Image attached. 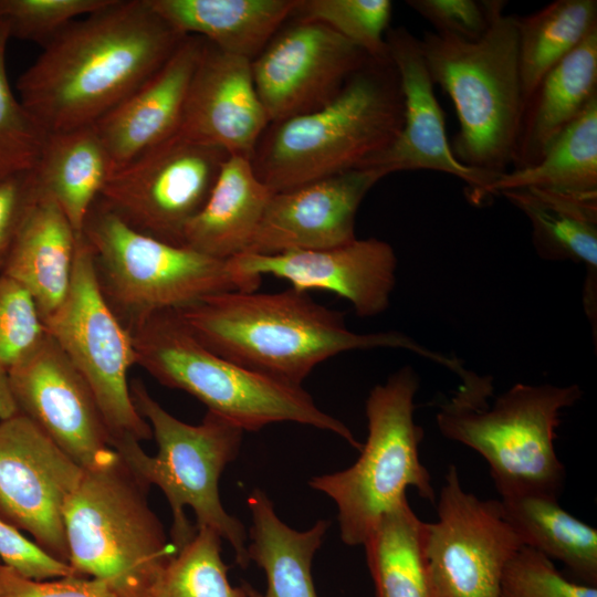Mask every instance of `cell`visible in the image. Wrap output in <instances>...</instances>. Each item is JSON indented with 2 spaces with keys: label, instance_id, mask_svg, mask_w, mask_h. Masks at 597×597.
I'll use <instances>...</instances> for the list:
<instances>
[{
  "label": "cell",
  "instance_id": "f546056e",
  "mask_svg": "<svg viewBox=\"0 0 597 597\" xmlns=\"http://www.w3.org/2000/svg\"><path fill=\"white\" fill-rule=\"evenodd\" d=\"M426 536L427 522L408 500L379 520L363 544L376 597H437Z\"/></svg>",
  "mask_w": 597,
  "mask_h": 597
},
{
  "label": "cell",
  "instance_id": "60d3db41",
  "mask_svg": "<svg viewBox=\"0 0 597 597\" xmlns=\"http://www.w3.org/2000/svg\"><path fill=\"white\" fill-rule=\"evenodd\" d=\"M0 597H118L104 582L72 575L34 580L0 563Z\"/></svg>",
  "mask_w": 597,
  "mask_h": 597
},
{
  "label": "cell",
  "instance_id": "cb8c5ba5",
  "mask_svg": "<svg viewBox=\"0 0 597 597\" xmlns=\"http://www.w3.org/2000/svg\"><path fill=\"white\" fill-rule=\"evenodd\" d=\"M78 235L61 208L35 191L3 274L30 292L42 321L66 296Z\"/></svg>",
  "mask_w": 597,
  "mask_h": 597
},
{
  "label": "cell",
  "instance_id": "ba28073f",
  "mask_svg": "<svg viewBox=\"0 0 597 597\" xmlns=\"http://www.w3.org/2000/svg\"><path fill=\"white\" fill-rule=\"evenodd\" d=\"M419 376L404 366L371 388L365 404L367 438L348 468L315 475L308 485L333 500L341 540L363 545L379 520L407 499L412 488L436 503L431 475L420 460L423 430L415 420Z\"/></svg>",
  "mask_w": 597,
  "mask_h": 597
},
{
  "label": "cell",
  "instance_id": "4fadbf2b",
  "mask_svg": "<svg viewBox=\"0 0 597 597\" xmlns=\"http://www.w3.org/2000/svg\"><path fill=\"white\" fill-rule=\"evenodd\" d=\"M427 523L426 554L437 597H498L503 570L523 546L499 500L465 491L451 464Z\"/></svg>",
  "mask_w": 597,
  "mask_h": 597
},
{
  "label": "cell",
  "instance_id": "e0dca14e",
  "mask_svg": "<svg viewBox=\"0 0 597 597\" xmlns=\"http://www.w3.org/2000/svg\"><path fill=\"white\" fill-rule=\"evenodd\" d=\"M385 40L400 80L404 123L395 142L364 168L374 169L383 177L404 170L444 172L465 185L467 198L471 203H488L492 198L490 187L496 178L469 168L454 157L420 39L399 27L389 28Z\"/></svg>",
  "mask_w": 597,
  "mask_h": 597
},
{
  "label": "cell",
  "instance_id": "8992f818",
  "mask_svg": "<svg viewBox=\"0 0 597 597\" xmlns=\"http://www.w3.org/2000/svg\"><path fill=\"white\" fill-rule=\"evenodd\" d=\"M136 365L161 385L201 401L208 411L244 431L276 422L327 430L360 449L352 430L317 407L302 386L242 367L207 348L175 310L154 313L127 327Z\"/></svg>",
  "mask_w": 597,
  "mask_h": 597
},
{
  "label": "cell",
  "instance_id": "b9f144b4",
  "mask_svg": "<svg viewBox=\"0 0 597 597\" xmlns=\"http://www.w3.org/2000/svg\"><path fill=\"white\" fill-rule=\"evenodd\" d=\"M35 197L32 172L14 176L0 184V275L19 229Z\"/></svg>",
  "mask_w": 597,
  "mask_h": 597
},
{
  "label": "cell",
  "instance_id": "ab89813d",
  "mask_svg": "<svg viewBox=\"0 0 597 597\" xmlns=\"http://www.w3.org/2000/svg\"><path fill=\"white\" fill-rule=\"evenodd\" d=\"M0 558L3 565L34 580L76 575L69 564L48 554L1 516Z\"/></svg>",
  "mask_w": 597,
  "mask_h": 597
},
{
  "label": "cell",
  "instance_id": "484cf974",
  "mask_svg": "<svg viewBox=\"0 0 597 597\" xmlns=\"http://www.w3.org/2000/svg\"><path fill=\"white\" fill-rule=\"evenodd\" d=\"M298 0H148L178 33L197 35L251 62L262 52Z\"/></svg>",
  "mask_w": 597,
  "mask_h": 597
},
{
  "label": "cell",
  "instance_id": "836d02e7",
  "mask_svg": "<svg viewBox=\"0 0 597 597\" xmlns=\"http://www.w3.org/2000/svg\"><path fill=\"white\" fill-rule=\"evenodd\" d=\"M390 0H298L293 17L322 22L371 59L388 57Z\"/></svg>",
  "mask_w": 597,
  "mask_h": 597
},
{
  "label": "cell",
  "instance_id": "d590c367",
  "mask_svg": "<svg viewBox=\"0 0 597 597\" xmlns=\"http://www.w3.org/2000/svg\"><path fill=\"white\" fill-rule=\"evenodd\" d=\"M111 0H0V22L10 38L42 48L75 20L108 4Z\"/></svg>",
  "mask_w": 597,
  "mask_h": 597
},
{
  "label": "cell",
  "instance_id": "603a6c76",
  "mask_svg": "<svg viewBox=\"0 0 597 597\" xmlns=\"http://www.w3.org/2000/svg\"><path fill=\"white\" fill-rule=\"evenodd\" d=\"M597 96V30L558 62L523 107L513 169L537 164L556 137Z\"/></svg>",
  "mask_w": 597,
  "mask_h": 597
},
{
  "label": "cell",
  "instance_id": "1f68e13d",
  "mask_svg": "<svg viewBox=\"0 0 597 597\" xmlns=\"http://www.w3.org/2000/svg\"><path fill=\"white\" fill-rule=\"evenodd\" d=\"M516 24L524 107L542 78L597 30V1L555 0Z\"/></svg>",
  "mask_w": 597,
  "mask_h": 597
},
{
  "label": "cell",
  "instance_id": "6da1fadb",
  "mask_svg": "<svg viewBox=\"0 0 597 597\" xmlns=\"http://www.w3.org/2000/svg\"><path fill=\"white\" fill-rule=\"evenodd\" d=\"M186 36L148 0H111L43 46L18 78L19 98L46 134L93 126L154 75Z\"/></svg>",
  "mask_w": 597,
  "mask_h": 597
},
{
  "label": "cell",
  "instance_id": "83f0119b",
  "mask_svg": "<svg viewBox=\"0 0 597 597\" xmlns=\"http://www.w3.org/2000/svg\"><path fill=\"white\" fill-rule=\"evenodd\" d=\"M36 193L52 199L77 234L112 175L94 126L48 134L31 171Z\"/></svg>",
  "mask_w": 597,
  "mask_h": 597
},
{
  "label": "cell",
  "instance_id": "5bb4252c",
  "mask_svg": "<svg viewBox=\"0 0 597 597\" xmlns=\"http://www.w3.org/2000/svg\"><path fill=\"white\" fill-rule=\"evenodd\" d=\"M83 472L23 413L0 421V516L66 564L63 509Z\"/></svg>",
  "mask_w": 597,
  "mask_h": 597
},
{
  "label": "cell",
  "instance_id": "7a4b0ae2",
  "mask_svg": "<svg viewBox=\"0 0 597 597\" xmlns=\"http://www.w3.org/2000/svg\"><path fill=\"white\" fill-rule=\"evenodd\" d=\"M175 311L213 353L295 386L318 364L356 349L400 348L454 374L462 367L459 359L426 348L400 332H352L343 313L292 287L279 293L224 291Z\"/></svg>",
  "mask_w": 597,
  "mask_h": 597
},
{
  "label": "cell",
  "instance_id": "f35d334b",
  "mask_svg": "<svg viewBox=\"0 0 597 597\" xmlns=\"http://www.w3.org/2000/svg\"><path fill=\"white\" fill-rule=\"evenodd\" d=\"M406 3L426 19L434 32L476 41L490 25L493 0H408Z\"/></svg>",
  "mask_w": 597,
  "mask_h": 597
},
{
  "label": "cell",
  "instance_id": "4316f807",
  "mask_svg": "<svg viewBox=\"0 0 597 597\" xmlns=\"http://www.w3.org/2000/svg\"><path fill=\"white\" fill-rule=\"evenodd\" d=\"M247 504L251 514L248 556L266 578L263 594L242 582L248 597H318L312 563L331 522L318 520L307 530H295L277 516L274 504L260 489L251 492Z\"/></svg>",
  "mask_w": 597,
  "mask_h": 597
},
{
  "label": "cell",
  "instance_id": "5b68a950",
  "mask_svg": "<svg viewBox=\"0 0 597 597\" xmlns=\"http://www.w3.org/2000/svg\"><path fill=\"white\" fill-rule=\"evenodd\" d=\"M129 391L137 412L150 426L158 452L150 457L130 439L114 443L113 449L140 483L164 492L171 509V543L179 551L197 528H211L230 544L235 563L247 568L248 533L226 511L219 493L221 474L237 459L244 430L210 411L199 425L186 423L165 410L139 379L130 381Z\"/></svg>",
  "mask_w": 597,
  "mask_h": 597
},
{
  "label": "cell",
  "instance_id": "30bf717a",
  "mask_svg": "<svg viewBox=\"0 0 597 597\" xmlns=\"http://www.w3.org/2000/svg\"><path fill=\"white\" fill-rule=\"evenodd\" d=\"M82 235L91 249L100 289L126 328L154 313L216 293L253 292L229 259L140 233L100 199L87 214Z\"/></svg>",
  "mask_w": 597,
  "mask_h": 597
},
{
  "label": "cell",
  "instance_id": "ffe728a7",
  "mask_svg": "<svg viewBox=\"0 0 597 597\" xmlns=\"http://www.w3.org/2000/svg\"><path fill=\"white\" fill-rule=\"evenodd\" d=\"M269 124L251 61L205 40L177 133L251 160Z\"/></svg>",
  "mask_w": 597,
  "mask_h": 597
},
{
  "label": "cell",
  "instance_id": "4dcf8cb0",
  "mask_svg": "<svg viewBox=\"0 0 597 597\" xmlns=\"http://www.w3.org/2000/svg\"><path fill=\"white\" fill-rule=\"evenodd\" d=\"M597 193V96L551 144L534 166L506 171L490 187L492 197L515 188Z\"/></svg>",
  "mask_w": 597,
  "mask_h": 597
},
{
  "label": "cell",
  "instance_id": "8d00e7d4",
  "mask_svg": "<svg viewBox=\"0 0 597 597\" xmlns=\"http://www.w3.org/2000/svg\"><path fill=\"white\" fill-rule=\"evenodd\" d=\"M46 334L30 292L0 275V369L8 370L30 354Z\"/></svg>",
  "mask_w": 597,
  "mask_h": 597
},
{
  "label": "cell",
  "instance_id": "ac0fdd59",
  "mask_svg": "<svg viewBox=\"0 0 597 597\" xmlns=\"http://www.w3.org/2000/svg\"><path fill=\"white\" fill-rule=\"evenodd\" d=\"M229 262L254 291L262 275H272L300 292H333L347 300L360 317L377 316L389 307L398 264L392 247L376 238H356L321 250L243 253Z\"/></svg>",
  "mask_w": 597,
  "mask_h": 597
},
{
  "label": "cell",
  "instance_id": "52a82bcc",
  "mask_svg": "<svg viewBox=\"0 0 597 597\" xmlns=\"http://www.w3.org/2000/svg\"><path fill=\"white\" fill-rule=\"evenodd\" d=\"M493 0L491 21L476 41L426 31L421 51L433 84L452 100L459 130L451 145L464 166L498 178L512 165L523 112L517 15Z\"/></svg>",
  "mask_w": 597,
  "mask_h": 597
},
{
  "label": "cell",
  "instance_id": "8fae6325",
  "mask_svg": "<svg viewBox=\"0 0 597 597\" xmlns=\"http://www.w3.org/2000/svg\"><path fill=\"white\" fill-rule=\"evenodd\" d=\"M43 324L91 388L111 444L149 440L153 432L130 397L128 373L136 365L132 337L105 300L91 249L77 237L69 291Z\"/></svg>",
  "mask_w": 597,
  "mask_h": 597
},
{
  "label": "cell",
  "instance_id": "f1b7e54d",
  "mask_svg": "<svg viewBox=\"0 0 597 597\" xmlns=\"http://www.w3.org/2000/svg\"><path fill=\"white\" fill-rule=\"evenodd\" d=\"M523 546L563 563L582 583L597 586V530L564 510L557 498L526 494L499 499Z\"/></svg>",
  "mask_w": 597,
  "mask_h": 597
},
{
  "label": "cell",
  "instance_id": "7402d4cb",
  "mask_svg": "<svg viewBox=\"0 0 597 597\" xmlns=\"http://www.w3.org/2000/svg\"><path fill=\"white\" fill-rule=\"evenodd\" d=\"M530 221L537 255L585 266L583 306L597 335V193L575 195L541 188H515L500 193Z\"/></svg>",
  "mask_w": 597,
  "mask_h": 597
},
{
  "label": "cell",
  "instance_id": "44dd1931",
  "mask_svg": "<svg viewBox=\"0 0 597 597\" xmlns=\"http://www.w3.org/2000/svg\"><path fill=\"white\" fill-rule=\"evenodd\" d=\"M203 42L187 35L154 75L93 125L112 174L177 134Z\"/></svg>",
  "mask_w": 597,
  "mask_h": 597
},
{
  "label": "cell",
  "instance_id": "277c9868",
  "mask_svg": "<svg viewBox=\"0 0 597 597\" xmlns=\"http://www.w3.org/2000/svg\"><path fill=\"white\" fill-rule=\"evenodd\" d=\"M453 396L439 406L440 433L479 453L500 498H557L565 467L556 449L562 412L583 395L578 385L515 384L494 396L493 379L468 370Z\"/></svg>",
  "mask_w": 597,
  "mask_h": 597
},
{
  "label": "cell",
  "instance_id": "d4e9b609",
  "mask_svg": "<svg viewBox=\"0 0 597 597\" xmlns=\"http://www.w3.org/2000/svg\"><path fill=\"white\" fill-rule=\"evenodd\" d=\"M272 195L249 159L229 156L182 245L221 260L248 252Z\"/></svg>",
  "mask_w": 597,
  "mask_h": 597
},
{
  "label": "cell",
  "instance_id": "3957f363",
  "mask_svg": "<svg viewBox=\"0 0 597 597\" xmlns=\"http://www.w3.org/2000/svg\"><path fill=\"white\" fill-rule=\"evenodd\" d=\"M404 123V97L390 56L371 59L324 106L270 123L251 164L274 192L353 169L387 149Z\"/></svg>",
  "mask_w": 597,
  "mask_h": 597
},
{
  "label": "cell",
  "instance_id": "9c48e42d",
  "mask_svg": "<svg viewBox=\"0 0 597 597\" xmlns=\"http://www.w3.org/2000/svg\"><path fill=\"white\" fill-rule=\"evenodd\" d=\"M147 491L119 457L113 465L84 470L63 509L69 565L118 597H146L178 552L149 507Z\"/></svg>",
  "mask_w": 597,
  "mask_h": 597
},
{
  "label": "cell",
  "instance_id": "d6a6232c",
  "mask_svg": "<svg viewBox=\"0 0 597 597\" xmlns=\"http://www.w3.org/2000/svg\"><path fill=\"white\" fill-rule=\"evenodd\" d=\"M221 536L197 528L158 574L146 597H248L243 586L233 587L221 555Z\"/></svg>",
  "mask_w": 597,
  "mask_h": 597
},
{
  "label": "cell",
  "instance_id": "e575fe53",
  "mask_svg": "<svg viewBox=\"0 0 597 597\" xmlns=\"http://www.w3.org/2000/svg\"><path fill=\"white\" fill-rule=\"evenodd\" d=\"M8 27L0 22V184L36 166L48 134L11 90L7 73Z\"/></svg>",
  "mask_w": 597,
  "mask_h": 597
},
{
  "label": "cell",
  "instance_id": "7bdbcfd3",
  "mask_svg": "<svg viewBox=\"0 0 597 597\" xmlns=\"http://www.w3.org/2000/svg\"><path fill=\"white\" fill-rule=\"evenodd\" d=\"M18 412L19 408L10 388L8 373L0 369V421Z\"/></svg>",
  "mask_w": 597,
  "mask_h": 597
},
{
  "label": "cell",
  "instance_id": "2e32d148",
  "mask_svg": "<svg viewBox=\"0 0 597 597\" xmlns=\"http://www.w3.org/2000/svg\"><path fill=\"white\" fill-rule=\"evenodd\" d=\"M368 59L328 25L295 17L251 62L255 90L269 122L324 106Z\"/></svg>",
  "mask_w": 597,
  "mask_h": 597
},
{
  "label": "cell",
  "instance_id": "d6986e66",
  "mask_svg": "<svg viewBox=\"0 0 597 597\" xmlns=\"http://www.w3.org/2000/svg\"><path fill=\"white\" fill-rule=\"evenodd\" d=\"M381 178L374 169H353L274 192L245 253L321 250L354 241L357 210Z\"/></svg>",
  "mask_w": 597,
  "mask_h": 597
},
{
  "label": "cell",
  "instance_id": "74e56055",
  "mask_svg": "<svg viewBox=\"0 0 597 597\" xmlns=\"http://www.w3.org/2000/svg\"><path fill=\"white\" fill-rule=\"evenodd\" d=\"M498 597H597V586L566 578L552 559L522 546L503 570Z\"/></svg>",
  "mask_w": 597,
  "mask_h": 597
},
{
  "label": "cell",
  "instance_id": "7c38bea8",
  "mask_svg": "<svg viewBox=\"0 0 597 597\" xmlns=\"http://www.w3.org/2000/svg\"><path fill=\"white\" fill-rule=\"evenodd\" d=\"M228 157L177 133L114 171L98 199L134 230L182 245Z\"/></svg>",
  "mask_w": 597,
  "mask_h": 597
},
{
  "label": "cell",
  "instance_id": "9a60e30c",
  "mask_svg": "<svg viewBox=\"0 0 597 597\" xmlns=\"http://www.w3.org/2000/svg\"><path fill=\"white\" fill-rule=\"evenodd\" d=\"M8 378L19 412L83 470L118 461L91 388L48 332Z\"/></svg>",
  "mask_w": 597,
  "mask_h": 597
}]
</instances>
